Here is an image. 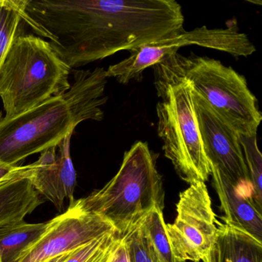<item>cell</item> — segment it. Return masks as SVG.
<instances>
[{
  "mask_svg": "<svg viewBox=\"0 0 262 262\" xmlns=\"http://www.w3.org/2000/svg\"><path fill=\"white\" fill-rule=\"evenodd\" d=\"M68 91L19 116L0 119V162L16 166L32 155L56 147L85 120L102 121L106 70H72Z\"/></svg>",
  "mask_w": 262,
  "mask_h": 262,
  "instance_id": "7a4b0ae2",
  "label": "cell"
},
{
  "mask_svg": "<svg viewBox=\"0 0 262 262\" xmlns=\"http://www.w3.org/2000/svg\"><path fill=\"white\" fill-rule=\"evenodd\" d=\"M50 221L30 224L25 221L0 224V259L2 262H17L22 253L42 235Z\"/></svg>",
  "mask_w": 262,
  "mask_h": 262,
  "instance_id": "9a60e30c",
  "label": "cell"
},
{
  "mask_svg": "<svg viewBox=\"0 0 262 262\" xmlns=\"http://www.w3.org/2000/svg\"><path fill=\"white\" fill-rule=\"evenodd\" d=\"M164 59L239 135H257L261 113L245 76L220 61L193 53H173Z\"/></svg>",
  "mask_w": 262,
  "mask_h": 262,
  "instance_id": "8992f818",
  "label": "cell"
},
{
  "mask_svg": "<svg viewBox=\"0 0 262 262\" xmlns=\"http://www.w3.org/2000/svg\"><path fill=\"white\" fill-rule=\"evenodd\" d=\"M152 67L155 86L160 98L156 105L157 131L165 157L187 183H205L211 176V168L199 133L192 86L167 59Z\"/></svg>",
  "mask_w": 262,
  "mask_h": 262,
  "instance_id": "277c9868",
  "label": "cell"
},
{
  "mask_svg": "<svg viewBox=\"0 0 262 262\" xmlns=\"http://www.w3.org/2000/svg\"><path fill=\"white\" fill-rule=\"evenodd\" d=\"M116 231L110 222L84 211L75 201L66 212L50 220L47 231L22 253L17 262H42Z\"/></svg>",
  "mask_w": 262,
  "mask_h": 262,
  "instance_id": "30bf717a",
  "label": "cell"
},
{
  "mask_svg": "<svg viewBox=\"0 0 262 262\" xmlns=\"http://www.w3.org/2000/svg\"><path fill=\"white\" fill-rule=\"evenodd\" d=\"M22 22L71 70L185 30L174 0H25Z\"/></svg>",
  "mask_w": 262,
  "mask_h": 262,
  "instance_id": "6da1fadb",
  "label": "cell"
},
{
  "mask_svg": "<svg viewBox=\"0 0 262 262\" xmlns=\"http://www.w3.org/2000/svg\"><path fill=\"white\" fill-rule=\"evenodd\" d=\"M30 165L0 182V224L24 221L42 203L28 178Z\"/></svg>",
  "mask_w": 262,
  "mask_h": 262,
  "instance_id": "4fadbf2b",
  "label": "cell"
},
{
  "mask_svg": "<svg viewBox=\"0 0 262 262\" xmlns=\"http://www.w3.org/2000/svg\"><path fill=\"white\" fill-rule=\"evenodd\" d=\"M0 262H2V260H1V259H0Z\"/></svg>",
  "mask_w": 262,
  "mask_h": 262,
  "instance_id": "d4e9b609",
  "label": "cell"
},
{
  "mask_svg": "<svg viewBox=\"0 0 262 262\" xmlns=\"http://www.w3.org/2000/svg\"><path fill=\"white\" fill-rule=\"evenodd\" d=\"M195 262H201V261H195ZM203 262H214V260H213L212 257H211V254L208 256V257H207L205 260H203Z\"/></svg>",
  "mask_w": 262,
  "mask_h": 262,
  "instance_id": "cb8c5ba5",
  "label": "cell"
},
{
  "mask_svg": "<svg viewBox=\"0 0 262 262\" xmlns=\"http://www.w3.org/2000/svg\"><path fill=\"white\" fill-rule=\"evenodd\" d=\"M72 136L69 135L57 146L42 151L38 161L30 165L28 171L33 188L59 211L66 201H70V205L75 202L76 172L70 155Z\"/></svg>",
  "mask_w": 262,
  "mask_h": 262,
  "instance_id": "8fae6325",
  "label": "cell"
},
{
  "mask_svg": "<svg viewBox=\"0 0 262 262\" xmlns=\"http://www.w3.org/2000/svg\"><path fill=\"white\" fill-rule=\"evenodd\" d=\"M129 262H159L142 228L138 225L122 236Z\"/></svg>",
  "mask_w": 262,
  "mask_h": 262,
  "instance_id": "ffe728a7",
  "label": "cell"
},
{
  "mask_svg": "<svg viewBox=\"0 0 262 262\" xmlns=\"http://www.w3.org/2000/svg\"><path fill=\"white\" fill-rule=\"evenodd\" d=\"M22 168V166H13V165H7V164L0 162V182L7 179L11 174H14L16 171Z\"/></svg>",
  "mask_w": 262,
  "mask_h": 262,
  "instance_id": "7402d4cb",
  "label": "cell"
},
{
  "mask_svg": "<svg viewBox=\"0 0 262 262\" xmlns=\"http://www.w3.org/2000/svg\"><path fill=\"white\" fill-rule=\"evenodd\" d=\"M110 262H129L126 246H125V242H123L122 236L121 242L116 247Z\"/></svg>",
  "mask_w": 262,
  "mask_h": 262,
  "instance_id": "44dd1931",
  "label": "cell"
},
{
  "mask_svg": "<svg viewBox=\"0 0 262 262\" xmlns=\"http://www.w3.org/2000/svg\"><path fill=\"white\" fill-rule=\"evenodd\" d=\"M211 168L212 184L225 215L224 223L238 227L262 242V215L251 199L234 186L220 171Z\"/></svg>",
  "mask_w": 262,
  "mask_h": 262,
  "instance_id": "7c38bea8",
  "label": "cell"
},
{
  "mask_svg": "<svg viewBox=\"0 0 262 262\" xmlns=\"http://www.w3.org/2000/svg\"><path fill=\"white\" fill-rule=\"evenodd\" d=\"M239 141L249 174L251 185V201L262 212V156L257 147V135H239Z\"/></svg>",
  "mask_w": 262,
  "mask_h": 262,
  "instance_id": "e0dca14e",
  "label": "cell"
},
{
  "mask_svg": "<svg viewBox=\"0 0 262 262\" xmlns=\"http://www.w3.org/2000/svg\"><path fill=\"white\" fill-rule=\"evenodd\" d=\"M193 102L204 151L210 167L217 168L251 201V185L238 133L194 89Z\"/></svg>",
  "mask_w": 262,
  "mask_h": 262,
  "instance_id": "9c48e42d",
  "label": "cell"
},
{
  "mask_svg": "<svg viewBox=\"0 0 262 262\" xmlns=\"http://www.w3.org/2000/svg\"><path fill=\"white\" fill-rule=\"evenodd\" d=\"M121 239L116 231L105 234L75 250L65 262H110Z\"/></svg>",
  "mask_w": 262,
  "mask_h": 262,
  "instance_id": "d6986e66",
  "label": "cell"
},
{
  "mask_svg": "<svg viewBox=\"0 0 262 262\" xmlns=\"http://www.w3.org/2000/svg\"><path fill=\"white\" fill-rule=\"evenodd\" d=\"M74 251H70V252H67L65 254H59V255L47 259V260H44L42 262H65V260L71 255L72 253Z\"/></svg>",
  "mask_w": 262,
  "mask_h": 262,
  "instance_id": "603a6c76",
  "label": "cell"
},
{
  "mask_svg": "<svg viewBox=\"0 0 262 262\" xmlns=\"http://www.w3.org/2000/svg\"><path fill=\"white\" fill-rule=\"evenodd\" d=\"M146 234L159 262H177L166 232L163 211L154 208L139 224Z\"/></svg>",
  "mask_w": 262,
  "mask_h": 262,
  "instance_id": "2e32d148",
  "label": "cell"
},
{
  "mask_svg": "<svg viewBox=\"0 0 262 262\" xmlns=\"http://www.w3.org/2000/svg\"><path fill=\"white\" fill-rule=\"evenodd\" d=\"M195 45L225 52L231 56H251L256 51L245 33L239 31L236 19L230 20L225 29H209L206 26L191 31L185 30L174 36L149 42L130 50V55L106 70L108 78L114 77L122 84L140 80L146 69L153 67L181 47Z\"/></svg>",
  "mask_w": 262,
  "mask_h": 262,
  "instance_id": "52a82bcc",
  "label": "cell"
},
{
  "mask_svg": "<svg viewBox=\"0 0 262 262\" xmlns=\"http://www.w3.org/2000/svg\"><path fill=\"white\" fill-rule=\"evenodd\" d=\"M217 225L211 253L214 262H262V242L238 227L219 222Z\"/></svg>",
  "mask_w": 262,
  "mask_h": 262,
  "instance_id": "5bb4252c",
  "label": "cell"
},
{
  "mask_svg": "<svg viewBox=\"0 0 262 262\" xmlns=\"http://www.w3.org/2000/svg\"><path fill=\"white\" fill-rule=\"evenodd\" d=\"M217 222L204 182L191 184L181 192L177 217L172 224H166L176 261H203L208 257L215 245Z\"/></svg>",
  "mask_w": 262,
  "mask_h": 262,
  "instance_id": "ba28073f",
  "label": "cell"
},
{
  "mask_svg": "<svg viewBox=\"0 0 262 262\" xmlns=\"http://www.w3.org/2000/svg\"><path fill=\"white\" fill-rule=\"evenodd\" d=\"M148 144L135 142L124 153L117 174L101 189L76 201L84 211L110 222L121 236L136 228L154 208L163 211L165 191Z\"/></svg>",
  "mask_w": 262,
  "mask_h": 262,
  "instance_id": "3957f363",
  "label": "cell"
},
{
  "mask_svg": "<svg viewBox=\"0 0 262 262\" xmlns=\"http://www.w3.org/2000/svg\"><path fill=\"white\" fill-rule=\"evenodd\" d=\"M72 70L45 39L17 34L0 65V99L10 119L70 90Z\"/></svg>",
  "mask_w": 262,
  "mask_h": 262,
  "instance_id": "5b68a950",
  "label": "cell"
},
{
  "mask_svg": "<svg viewBox=\"0 0 262 262\" xmlns=\"http://www.w3.org/2000/svg\"><path fill=\"white\" fill-rule=\"evenodd\" d=\"M24 0H0V65L22 23Z\"/></svg>",
  "mask_w": 262,
  "mask_h": 262,
  "instance_id": "ac0fdd59",
  "label": "cell"
}]
</instances>
